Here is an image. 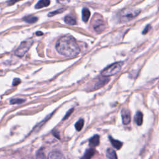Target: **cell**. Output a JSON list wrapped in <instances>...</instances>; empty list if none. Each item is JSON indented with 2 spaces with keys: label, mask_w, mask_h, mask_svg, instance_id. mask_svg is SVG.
Instances as JSON below:
<instances>
[{
  "label": "cell",
  "mask_w": 159,
  "mask_h": 159,
  "mask_svg": "<svg viewBox=\"0 0 159 159\" xmlns=\"http://www.w3.org/2000/svg\"><path fill=\"white\" fill-rule=\"evenodd\" d=\"M55 48L60 54L68 57H76L81 52L75 39L70 35L60 37L56 43Z\"/></svg>",
  "instance_id": "cell-1"
},
{
  "label": "cell",
  "mask_w": 159,
  "mask_h": 159,
  "mask_svg": "<svg viewBox=\"0 0 159 159\" xmlns=\"http://www.w3.org/2000/svg\"><path fill=\"white\" fill-rule=\"evenodd\" d=\"M140 12V10L137 8H126L122 10L119 15V19L121 23H126L134 19Z\"/></svg>",
  "instance_id": "cell-2"
},
{
  "label": "cell",
  "mask_w": 159,
  "mask_h": 159,
  "mask_svg": "<svg viewBox=\"0 0 159 159\" xmlns=\"http://www.w3.org/2000/svg\"><path fill=\"white\" fill-rule=\"evenodd\" d=\"M91 24L95 31L98 34L103 32L106 28V24L103 17L99 14L95 15L93 17Z\"/></svg>",
  "instance_id": "cell-3"
},
{
  "label": "cell",
  "mask_w": 159,
  "mask_h": 159,
  "mask_svg": "<svg viewBox=\"0 0 159 159\" xmlns=\"http://www.w3.org/2000/svg\"><path fill=\"white\" fill-rule=\"evenodd\" d=\"M122 66V62H116L111 65H110L106 68H105L102 72L101 75L103 77H108L110 76L114 75L121 71V69Z\"/></svg>",
  "instance_id": "cell-4"
},
{
  "label": "cell",
  "mask_w": 159,
  "mask_h": 159,
  "mask_svg": "<svg viewBox=\"0 0 159 159\" xmlns=\"http://www.w3.org/2000/svg\"><path fill=\"white\" fill-rule=\"evenodd\" d=\"M33 43L32 39H29L26 40L23 42H22L19 46L16 48L15 50V54L17 57H23L26 53L28 52L30 47H31L32 44Z\"/></svg>",
  "instance_id": "cell-5"
},
{
  "label": "cell",
  "mask_w": 159,
  "mask_h": 159,
  "mask_svg": "<svg viewBox=\"0 0 159 159\" xmlns=\"http://www.w3.org/2000/svg\"><path fill=\"white\" fill-rule=\"evenodd\" d=\"M121 117H122V123L124 124L127 125L129 124L131 122V113L129 110L126 109H122L121 111Z\"/></svg>",
  "instance_id": "cell-6"
},
{
  "label": "cell",
  "mask_w": 159,
  "mask_h": 159,
  "mask_svg": "<svg viewBox=\"0 0 159 159\" xmlns=\"http://www.w3.org/2000/svg\"><path fill=\"white\" fill-rule=\"evenodd\" d=\"M47 159H65V158L61 152L54 151L48 154Z\"/></svg>",
  "instance_id": "cell-7"
},
{
  "label": "cell",
  "mask_w": 159,
  "mask_h": 159,
  "mask_svg": "<svg viewBox=\"0 0 159 159\" xmlns=\"http://www.w3.org/2000/svg\"><path fill=\"white\" fill-rule=\"evenodd\" d=\"M95 153V150L93 149H87L85 153L82 157V159H91V157L94 156Z\"/></svg>",
  "instance_id": "cell-8"
},
{
  "label": "cell",
  "mask_w": 159,
  "mask_h": 159,
  "mask_svg": "<svg viewBox=\"0 0 159 159\" xmlns=\"http://www.w3.org/2000/svg\"><path fill=\"white\" fill-rule=\"evenodd\" d=\"M90 11L86 8H84L82 10V20L85 22V23H86V22L89 19L90 17Z\"/></svg>",
  "instance_id": "cell-9"
},
{
  "label": "cell",
  "mask_w": 159,
  "mask_h": 159,
  "mask_svg": "<svg viewBox=\"0 0 159 159\" xmlns=\"http://www.w3.org/2000/svg\"><path fill=\"white\" fill-rule=\"evenodd\" d=\"M90 145L91 147H96L100 144V136L95 135L90 139Z\"/></svg>",
  "instance_id": "cell-10"
},
{
  "label": "cell",
  "mask_w": 159,
  "mask_h": 159,
  "mask_svg": "<svg viewBox=\"0 0 159 159\" xmlns=\"http://www.w3.org/2000/svg\"><path fill=\"white\" fill-rule=\"evenodd\" d=\"M109 82V79L108 78H100L97 80V82L95 84V89H98L99 88H101V86H103L106 83H107Z\"/></svg>",
  "instance_id": "cell-11"
},
{
  "label": "cell",
  "mask_w": 159,
  "mask_h": 159,
  "mask_svg": "<svg viewBox=\"0 0 159 159\" xmlns=\"http://www.w3.org/2000/svg\"><path fill=\"white\" fill-rule=\"evenodd\" d=\"M109 139L110 140V142H111L112 145L114 148L116 149L117 150H119L121 148L122 145V143L121 142H120V141L113 139L111 136L109 137Z\"/></svg>",
  "instance_id": "cell-12"
},
{
  "label": "cell",
  "mask_w": 159,
  "mask_h": 159,
  "mask_svg": "<svg viewBox=\"0 0 159 159\" xmlns=\"http://www.w3.org/2000/svg\"><path fill=\"white\" fill-rule=\"evenodd\" d=\"M50 3V1L48 0H41L39 1L35 6V8L41 9L42 8H45L48 6Z\"/></svg>",
  "instance_id": "cell-13"
},
{
  "label": "cell",
  "mask_w": 159,
  "mask_h": 159,
  "mask_svg": "<svg viewBox=\"0 0 159 159\" xmlns=\"http://www.w3.org/2000/svg\"><path fill=\"white\" fill-rule=\"evenodd\" d=\"M135 122L138 126H141L143 121V114L140 111L137 112L135 116Z\"/></svg>",
  "instance_id": "cell-14"
},
{
  "label": "cell",
  "mask_w": 159,
  "mask_h": 159,
  "mask_svg": "<svg viewBox=\"0 0 159 159\" xmlns=\"http://www.w3.org/2000/svg\"><path fill=\"white\" fill-rule=\"evenodd\" d=\"M64 21L66 24H67L68 25L74 26L77 24V21L75 19H74L73 17L70 16H67L66 17H65Z\"/></svg>",
  "instance_id": "cell-15"
},
{
  "label": "cell",
  "mask_w": 159,
  "mask_h": 159,
  "mask_svg": "<svg viewBox=\"0 0 159 159\" xmlns=\"http://www.w3.org/2000/svg\"><path fill=\"white\" fill-rule=\"evenodd\" d=\"M106 156L108 159H118L115 151L112 149H108L107 150Z\"/></svg>",
  "instance_id": "cell-16"
},
{
  "label": "cell",
  "mask_w": 159,
  "mask_h": 159,
  "mask_svg": "<svg viewBox=\"0 0 159 159\" xmlns=\"http://www.w3.org/2000/svg\"><path fill=\"white\" fill-rule=\"evenodd\" d=\"M37 17L36 16H27L24 18V21L26 23H28L29 24H33L36 23L37 21Z\"/></svg>",
  "instance_id": "cell-17"
},
{
  "label": "cell",
  "mask_w": 159,
  "mask_h": 159,
  "mask_svg": "<svg viewBox=\"0 0 159 159\" xmlns=\"http://www.w3.org/2000/svg\"><path fill=\"white\" fill-rule=\"evenodd\" d=\"M83 125H84V121H83V119H80L78 122H76L75 125V129H77V131H80L82 129V128L83 127Z\"/></svg>",
  "instance_id": "cell-18"
},
{
  "label": "cell",
  "mask_w": 159,
  "mask_h": 159,
  "mask_svg": "<svg viewBox=\"0 0 159 159\" xmlns=\"http://www.w3.org/2000/svg\"><path fill=\"white\" fill-rule=\"evenodd\" d=\"M25 101H26V100H24V99L15 98V99L11 100L10 103L11 104H20L24 103Z\"/></svg>",
  "instance_id": "cell-19"
},
{
  "label": "cell",
  "mask_w": 159,
  "mask_h": 159,
  "mask_svg": "<svg viewBox=\"0 0 159 159\" xmlns=\"http://www.w3.org/2000/svg\"><path fill=\"white\" fill-rule=\"evenodd\" d=\"M64 11H65V9H64V8H61V9H59V10H55V11H53V12H49V13H48V16H49V17L54 16L56 15L57 14H60V13L63 12Z\"/></svg>",
  "instance_id": "cell-20"
},
{
  "label": "cell",
  "mask_w": 159,
  "mask_h": 159,
  "mask_svg": "<svg viewBox=\"0 0 159 159\" xmlns=\"http://www.w3.org/2000/svg\"><path fill=\"white\" fill-rule=\"evenodd\" d=\"M36 159H46L45 154L43 151H42V150H40L37 152Z\"/></svg>",
  "instance_id": "cell-21"
},
{
  "label": "cell",
  "mask_w": 159,
  "mask_h": 159,
  "mask_svg": "<svg viewBox=\"0 0 159 159\" xmlns=\"http://www.w3.org/2000/svg\"><path fill=\"white\" fill-rule=\"evenodd\" d=\"M21 81L19 78H15L14 80H13L12 82V85L13 86H17L18 85L19 83H21Z\"/></svg>",
  "instance_id": "cell-22"
},
{
  "label": "cell",
  "mask_w": 159,
  "mask_h": 159,
  "mask_svg": "<svg viewBox=\"0 0 159 159\" xmlns=\"http://www.w3.org/2000/svg\"><path fill=\"white\" fill-rule=\"evenodd\" d=\"M73 112V109H70L69 111L67 113V114H66V115L65 116V117L64 118V120H65V119H67V118H68V117L71 115L72 113Z\"/></svg>",
  "instance_id": "cell-23"
},
{
  "label": "cell",
  "mask_w": 159,
  "mask_h": 159,
  "mask_svg": "<svg viewBox=\"0 0 159 159\" xmlns=\"http://www.w3.org/2000/svg\"><path fill=\"white\" fill-rule=\"evenodd\" d=\"M151 25H147V26H146V27H145V28L144 29V30H143L142 34H147V33L149 31V30L151 29Z\"/></svg>",
  "instance_id": "cell-24"
},
{
  "label": "cell",
  "mask_w": 159,
  "mask_h": 159,
  "mask_svg": "<svg viewBox=\"0 0 159 159\" xmlns=\"http://www.w3.org/2000/svg\"><path fill=\"white\" fill-rule=\"evenodd\" d=\"M54 135L56 137V138H58V139H60V138H59V133H58V132H54Z\"/></svg>",
  "instance_id": "cell-25"
},
{
  "label": "cell",
  "mask_w": 159,
  "mask_h": 159,
  "mask_svg": "<svg viewBox=\"0 0 159 159\" xmlns=\"http://www.w3.org/2000/svg\"><path fill=\"white\" fill-rule=\"evenodd\" d=\"M36 34H37V36H42V35H43V33H42V32H40V31H39V32H36Z\"/></svg>",
  "instance_id": "cell-26"
}]
</instances>
